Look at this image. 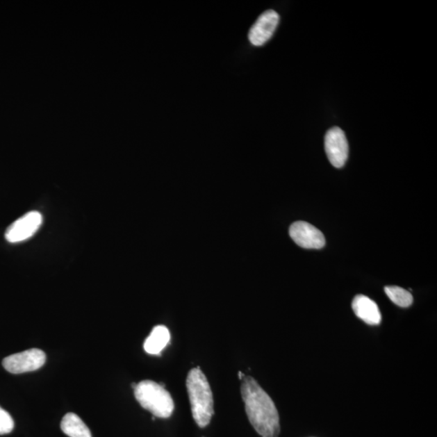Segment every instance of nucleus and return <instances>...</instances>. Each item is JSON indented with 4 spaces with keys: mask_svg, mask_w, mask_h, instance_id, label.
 Wrapping results in <instances>:
<instances>
[{
    "mask_svg": "<svg viewBox=\"0 0 437 437\" xmlns=\"http://www.w3.org/2000/svg\"><path fill=\"white\" fill-rule=\"evenodd\" d=\"M290 237L299 247L304 249H322L325 247V237L320 230L313 225L297 221L289 229Z\"/></svg>",
    "mask_w": 437,
    "mask_h": 437,
    "instance_id": "0eeeda50",
    "label": "nucleus"
},
{
    "mask_svg": "<svg viewBox=\"0 0 437 437\" xmlns=\"http://www.w3.org/2000/svg\"><path fill=\"white\" fill-rule=\"evenodd\" d=\"M61 429L69 437H92L90 429L76 414H66L61 422Z\"/></svg>",
    "mask_w": 437,
    "mask_h": 437,
    "instance_id": "9b49d317",
    "label": "nucleus"
},
{
    "mask_svg": "<svg viewBox=\"0 0 437 437\" xmlns=\"http://www.w3.org/2000/svg\"><path fill=\"white\" fill-rule=\"evenodd\" d=\"M186 388L193 418L200 428H205L214 415V401L207 377L199 368H194L189 372Z\"/></svg>",
    "mask_w": 437,
    "mask_h": 437,
    "instance_id": "f03ea898",
    "label": "nucleus"
},
{
    "mask_svg": "<svg viewBox=\"0 0 437 437\" xmlns=\"http://www.w3.org/2000/svg\"><path fill=\"white\" fill-rule=\"evenodd\" d=\"M46 360L45 352L38 348H32L5 358L3 366L13 374H19L39 370L45 364Z\"/></svg>",
    "mask_w": 437,
    "mask_h": 437,
    "instance_id": "20e7f679",
    "label": "nucleus"
},
{
    "mask_svg": "<svg viewBox=\"0 0 437 437\" xmlns=\"http://www.w3.org/2000/svg\"><path fill=\"white\" fill-rule=\"evenodd\" d=\"M170 340L169 329L165 326H157L152 329L145 342V350L150 355H159Z\"/></svg>",
    "mask_w": 437,
    "mask_h": 437,
    "instance_id": "9d476101",
    "label": "nucleus"
},
{
    "mask_svg": "<svg viewBox=\"0 0 437 437\" xmlns=\"http://www.w3.org/2000/svg\"><path fill=\"white\" fill-rule=\"evenodd\" d=\"M238 377H239V379L242 380L245 376L243 374L242 372H239Z\"/></svg>",
    "mask_w": 437,
    "mask_h": 437,
    "instance_id": "4468645a",
    "label": "nucleus"
},
{
    "mask_svg": "<svg viewBox=\"0 0 437 437\" xmlns=\"http://www.w3.org/2000/svg\"><path fill=\"white\" fill-rule=\"evenodd\" d=\"M14 429V421L8 411L0 407V435L11 433Z\"/></svg>",
    "mask_w": 437,
    "mask_h": 437,
    "instance_id": "ddd939ff",
    "label": "nucleus"
},
{
    "mask_svg": "<svg viewBox=\"0 0 437 437\" xmlns=\"http://www.w3.org/2000/svg\"><path fill=\"white\" fill-rule=\"evenodd\" d=\"M352 309L356 315L368 325H378L381 314L376 302L364 295H358L352 302Z\"/></svg>",
    "mask_w": 437,
    "mask_h": 437,
    "instance_id": "1a4fd4ad",
    "label": "nucleus"
},
{
    "mask_svg": "<svg viewBox=\"0 0 437 437\" xmlns=\"http://www.w3.org/2000/svg\"><path fill=\"white\" fill-rule=\"evenodd\" d=\"M135 397L143 409L159 418H169L174 410V402L165 387L154 381H142L137 384Z\"/></svg>",
    "mask_w": 437,
    "mask_h": 437,
    "instance_id": "7ed1b4c3",
    "label": "nucleus"
},
{
    "mask_svg": "<svg viewBox=\"0 0 437 437\" xmlns=\"http://www.w3.org/2000/svg\"><path fill=\"white\" fill-rule=\"evenodd\" d=\"M279 22V14L274 10H267L258 18L256 22L250 28L249 42L256 47L264 45L272 37Z\"/></svg>",
    "mask_w": 437,
    "mask_h": 437,
    "instance_id": "6e6552de",
    "label": "nucleus"
},
{
    "mask_svg": "<svg viewBox=\"0 0 437 437\" xmlns=\"http://www.w3.org/2000/svg\"><path fill=\"white\" fill-rule=\"evenodd\" d=\"M325 149L329 160L336 168L345 166L349 154L347 137L340 127L329 130L325 136Z\"/></svg>",
    "mask_w": 437,
    "mask_h": 437,
    "instance_id": "423d86ee",
    "label": "nucleus"
},
{
    "mask_svg": "<svg viewBox=\"0 0 437 437\" xmlns=\"http://www.w3.org/2000/svg\"><path fill=\"white\" fill-rule=\"evenodd\" d=\"M42 222L40 213L35 211L29 212L9 226L5 233V238L10 243L24 242L37 233Z\"/></svg>",
    "mask_w": 437,
    "mask_h": 437,
    "instance_id": "39448f33",
    "label": "nucleus"
},
{
    "mask_svg": "<svg viewBox=\"0 0 437 437\" xmlns=\"http://www.w3.org/2000/svg\"><path fill=\"white\" fill-rule=\"evenodd\" d=\"M242 380L240 391L250 424L262 437H279V416L271 397L252 377Z\"/></svg>",
    "mask_w": 437,
    "mask_h": 437,
    "instance_id": "f257e3e1",
    "label": "nucleus"
},
{
    "mask_svg": "<svg viewBox=\"0 0 437 437\" xmlns=\"http://www.w3.org/2000/svg\"><path fill=\"white\" fill-rule=\"evenodd\" d=\"M385 292L393 302L397 306L407 308L413 303V297L410 292L397 286H388L385 288Z\"/></svg>",
    "mask_w": 437,
    "mask_h": 437,
    "instance_id": "f8f14e48",
    "label": "nucleus"
}]
</instances>
